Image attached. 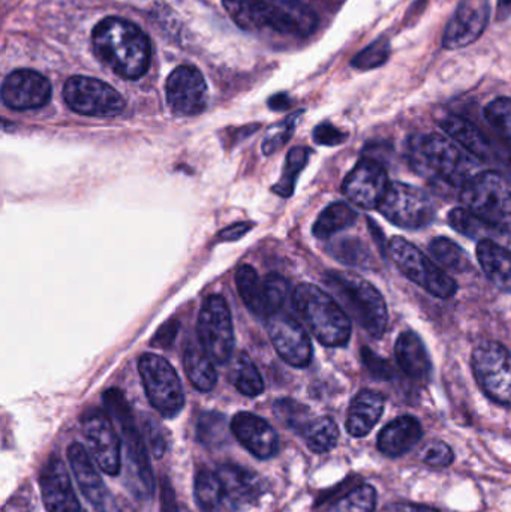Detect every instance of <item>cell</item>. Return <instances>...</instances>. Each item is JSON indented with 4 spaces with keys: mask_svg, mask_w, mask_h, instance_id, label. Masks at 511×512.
<instances>
[{
    "mask_svg": "<svg viewBox=\"0 0 511 512\" xmlns=\"http://www.w3.org/2000/svg\"><path fill=\"white\" fill-rule=\"evenodd\" d=\"M96 56L114 74L125 80H138L146 74L152 47L146 33L129 20L107 17L92 30Z\"/></svg>",
    "mask_w": 511,
    "mask_h": 512,
    "instance_id": "cell-1",
    "label": "cell"
},
{
    "mask_svg": "<svg viewBox=\"0 0 511 512\" xmlns=\"http://www.w3.org/2000/svg\"><path fill=\"white\" fill-rule=\"evenodd\" d=\"M225 11L240 29H270L282 35L309 36L318 27L314 11L299 0H222Z\"/></svg>",
    "mask_w": 511,
    "mask_h": 512,
    "instance_id": "cell-2",
    "label": "cell"
},
{
    "mask_svg": "<svg viewBox=\"0 0 511 512\" xmlns=\"http://www.w3.org/2000/svg\"><path fill=\"white\" fill-rule=\"evenodd\" d=\"M300 116H302V111H300V113L291 114L287 119L282 120L281 123L270 128V131L267 132L266 138H264L263 141L264 155H272V153H275L276 150L281 149V147H284L285 144L290 141Z\"/></svg>",
    "mask_w": 511,
    "mask_h": 512,
    "instance_id": "cell-43",
    "label": "cell"
},
{
    "mask_svg": "<svg viewBox=\"0 0 511 512\" xmlns=\"http://www.w3.org/2000/svg\"><path fill=\"white\" fill-rule=\"evenodd\" d=\"M144 430H146V438L153 453H155V456L161 457L165 451V442L164 438H162L161 430H159L155 423H150V421L146 423Z\"/></svg>",
    "mask_w": 511,
    "mask_h": 512,
    "instance_id": "cell-50",
    "label": "cell"
},
{
    "mask_svg": "<svg viewBox=\"0 0 511 512\" xmlns=\"http://www.w3.org/2000/svg\"><path fill=\"white\" fill-rule=\"evenodd\" d=\"M449 224L452 225L453 230L468 239L477 240V242L489 240L511 251V222L497 224V222L485 221L473 215L465 207H458L450 212Z\"/></svg>",
    "mask_w": 511,
    "mask_h": 512,
    "instance_id": "cell-24",
    "label": "cell"
},
{
    "mask_svg": "<svg viewBox=\"0 0 511 512\" xmlns=\"http://www.w3.org/2000/svg\"><path fill=\"white\" fill-rule=\"evenodd\" d=\"M327 285L338 294L351 315L369 336L380 339L386 333L389 310L381 292L363 277L344 271L327 273Z\"/></svg>",
    "mask_w": 511,
    "mask_h": 512,
    "instance_id": "cell-5",
    "label": "cell"
},
{
    "mask_svg": "<svg viewBox=\"0 0 511 512\" xmlns=\"http://www.w3.org/2000/svg\"><path fill=\"white\" fill-rule=\"evenodd\" d=\"M269 107L273 111H284L291 107V99L285 93H278L269 99Z\"/></svg>",
    "mask_w": 511,
    "mask_h": 512,
    "instance_id": "cell-54",
    "label": "cell"
},
{
    "mask_svg": "<svg viewBox=\"0 0 511 512\" xmlns=\"http://www.w3.org/2000/svg\"><path fill=\"white\" fill-rule=\"evenodd\" d=\"M511 14V0H498V20H506Z\"/></svg>",
    "mask_w": 511,
    "mask_h": 512,
    "instance_id": "cell-56",
    "label": "cell"
},
{
    "mask_svg": "<svg viewBox=\"0 0 511 512\" xmlns=\"http://www.w3.org/2000/svg\"><path fill=\"white\" fill-rule=\"evenodd\" d=\"M390 258L402 274L420 288L437 298L455 297L458 283L440 265L435 264L429 256L423 254L413 243L404 237H393L387 245Z\"/></svg>",
    "mask_w": 511,
    "mask_h": 512,
    "instance_id": "cell-7",
    "label": "cell"
},
{
    "mask_svg": "<svg viewBox=\"0 0 511 512\" xmlns=\"http://www.w3.org/2000/svg\"><path fill=\"white\" fill-rule=\"evenodd\" d=\"M51 84L33 69H17L3 81L2 101L11 110H36L51 99Z\"/></svg>",
    "mask_w": 511,
    "mask_h": 512,
    "instance_id": "cell-19",
    "label": "cell"
},
{
    "mask_svg": "<svg viewBox=\"0 0 511 512\" xmlns=\"http://www.w3.org/2000/svg\"><path fill=\"white\" fill-rule=\"evenodd\" d=\"M293 306L315 339L324 346L341 348L350 342V318L323 289L302 283L293 292Z\"/></svg>",
    "mask_w": 511,
    "mask_h": 512,
    "instance_id": "cell-4",
    "label": "cell"
},
{
    "mask_svg": "<svg viewBox=\"0 0 511 512\" xmlns=\"http://www.w3.org/2000/svg\"><path fill=\"white\" fill-rule=\"evenodd\" d=\"M485 117L497 134L511 144V99L497 98L489 102L485 108Z\"/></svg>",
    "mask_w": 511,
    "mask_h": 512,
    "instance_id": "cell-41",
    "label": "cell"
},
{
    "mask_svg": "<svg viewBox=\"0 0 511 512\" xmlns=\"http://www.w3.org/2000/svg\"><path fill=\"white\" fill-rule=\"evenodd\" d=\"M491 18L489 0H462L444 32L443 45L458 50L474 44L488 27Z\"/></svg>",
    "mask_w": 511,
    "mask_h": 512,
    "instance_id": "cell-18",
    "label": "cell"
},
{
    "mask_svg": "<svg viewBox=\"0 0 511 512\" xmlns=\"http://www.w3.org/2000/svg\"><path fill=\"white\" fill-rule=\"evenodd\" d=\"M390 57V44L386 38L377 39L371 45L360 51L354 57L351 65L354 68L362 69V71H369V69L380 68Z\"/></svg>",
    "mask_w": 511,
    "mask_h": 512,
    "instance_id": "cell-42",
    "label": "cell"
},
{
    "mask_svg": "<svg viewBox=\"0 0 511 512\" xmlns=\"http://www.w3.org/2000/svg\"><path fill=\"white\" fill-rule=\"evenodd\" d=\"M162 507H164L165 512H176L179 508V505L174 501L173 489H171L167 480L162 483Z\"/></svg>",
    "mask_w": 511,
    "mask_h": 512,
    "instance_id": "cell-53",
    "label": "cell"
},
{
    "mask_svg": "<svg viewBox=\"0 0 511 512\" xmlns=\"http://www.w3.org/2000/svg\"><path fill=\"white\" fill-rule=\"evenodd\" d=\"M176 512H191V510H189L188 507H183V505H180Z\"/></svg>",
    "mask_w": 511,
    "mask_h": 512,
    "instance_id": "cell-57",
    "label": "cell"
},
{
    "mask_svg": "<svg viewBox=\"0 0 511 512\" xmlns=\"http://www.w3.org/2000/svg\"><path fill=\"white\" fill-rule=\"evenodd\" d=\"M384 406H386V400L383 394L372 390L360 391L354 397L348 411L347 424H345L347 432L353 438H365L383 417Z\"/></svg>",
    "mask_w": 511,
    "mask_h": 512,
    "instance_id": "cell-28",
    "label": "cell"
},
{
    "mask_svg": "<svg viewBox=\"0 0 511 512\" xmlns=\"http://www.w3.org/2000/svg\"><path fill=\"white\" fill-rule=\"evenodd\" d=\"M347 137L348 135L345 132L333 126L332 123H321L314 129L315 143L320 144V146H339L347 140Z\"/></svg>",
    "mask_w": 511,
    "mask_h": 512,
    "instance_id": "cell-48",
    "label": "cell"
},
{
    "mask_svg": "<svg viewBox=\"0 0 511 512\" xmlns=\"http://www.w3.org/2000/svg\"><path fill=\"white\" fill-rule=\"evenodd\" d=\"M497 167L498 173L506 176V179L511 183V144L506 143V141H503V144H501Z\"/></svg>",
    "mask_w": 511,
    "mask_h": 512,
    "instance_id": "cell-52",
    "label": "cell"
},
{
    "mask_svg": "<svg viewBox=\"0 0 511 512\" xmlns=\"http://www.w3.org/2000/svg\"><path fill=\"white\" fill-rule=\"evenodd\" d=\"M252 224L248 222H240V224L231 225V227L225 228L219 234L218 242H236V240L242 239L246 236L249 230H251Z\"/></svg>",
    "mask_w": 511,
    "mask_h": 512,
    "instance_id": "cell-51",
    "label": "cell"
},
{
    "mask_svg": "<svg viewBox=\"0 0 511 512\" xmlns=\"http://www.w3.org/2000/svg\"><path fill=\"white\" fill-rule=\"evenodd\" d=\"M333 258L350 267L366 268L372 265V254L368 246L359 239H344L332 243L329 248Z\"/></svg>",
    "mask_w": 511,
    "mask_h": 512,
    "instance_id": "cell-38",
    "label": "cell"
},
{
    "mask_svg": "<svg viewBox=\"0 0 511 512\" xmlns=\"http://www.w3.org/2000/svg\"><path fill=\"white\" fill-rule=\"evenodd\" d=\"M138 372L150 405L165 418H174L185 406L182 382L176 370L161 355L144 354Z\"/></svg>",
    "mask_w": 511,
    "mask_h": 512,
    "instance_id": "cell-9",
    "label": "cell"
},
{
    "mask_svg": "<svg viewBox=\"0 0 511 512\" xmlns=\"http://www.w3.org/2000/svg\"><path fill=\"white\" fill-rule=\"evenodd\" d=\"M288 288L290 286H288L287 280L281 274H267L266 279H264V298H266L267 316L282 310L285 301H287Z\"/></svg>",
    "mask_w": 511,
    "mask_h": 512,
    "instance_id": "cell-44",
    "label": "cell"
},
{
    "mask_svg": "<svg viewBox=\"0 0 511 512\" xmlns=\"http://www.w3.org/2000/svg\"><path fill=\"white\" fill-rule=\"evenodd\" d=\"M396 360L402 372L419 384H428L432 376V361L425 343L414 331H404L396 340Z\"/></svg>",
    "mask_w": 511,
    "mask_h": 512,
    "instance_id": "cell-25",
    "label": "cell"
},
{
    "mask_svg": "<svg viewBox=\"0 0 511 512\" xmlns=\"http://www.w3.org/2000/svg\"><path fill=\"white\" fill-rule=\"evenodd\" d=\"M378 210L387 221L404 230L428 227L437 216V207L425 191L401 182L390 185Z\"/></svg>",
    "mask_w": 511,
    "mask_h": 512,
    "instance_id": "cell-11",
    "label": "cell"
},
{
    "mask_svg": "<svg viewBox=\"0 0 511 512\" xmlns=\"http://www.w3.org/2000/svg\"><path fill=\"white\" fill-rule=\"evenodd\" d=\"M168 107L177 116H198L207 108V84L195 66L182 65L171 72L165 86Z\"/></svg>",
    "mask_w": 511,
    "mask_h": 512,
    "instance_id": "cell-17",
    "label": "cell"
},
{
    "mask_svg": "<svg viewBox=\"0 0 511 512\" xmlns=\"http://www.w3.org/2000/svg\"><path fill=\"white\" fill-rule=\"evenodd\" d=\"M222 486L237 508L243 512L264 495L263 483L257 475L237 465H224L216 471Z\"/></svg>",
    "mask_w": 511,
    "mask_h": 512,
    "instance_id": "cell-27",
    "label": "cell"
},
{
    "mask_svg": "<svg viewBox=\"0 0 511 512\" xmlns=\"http://www.w3.org/2000/svg\"><path fill=\"white\" fill-rule=\"evenodd\" d=\"M81 424L96 465L111 477L119 475L122 469V441L110 417L99 409H92L84 414Z\"/></svg>",
    "mask_w": 511,
    "mask_h": 512,
    "instance_id": "cell-14",
    "label": "cell"
},
{
    "mask_svg": "<svg viewBox=\"0 0 511 512\" xmlns=\"http://www.w3.org/2000/svg\"><path fill=\"white\" fill-rule=\"evenodd\" d=\"M275 414L296 432H302L306 424L311 421L309 409L291 399L278 400L275 403Z\"/></svg>",
    "mask_w": 511,
    "mask_h": 512,
    "instance_id": "cell-45",
    "label": "cell"
},
{
    "mask_svg": "<svg viewBox=\"0 0 511 512\" xmlns=\"http://www.w3.org/2000/svg\"><path fill=\"white\" fill-rule=\"evenodd\" d=\"M68 459L75 480H77L87 502L98 512H119L113 496L105 487L101 475L96 471L95 463L92 462L83 445L77 444V442L69 445Z\"/></svg>",
    "mask_w": 511,
    "mask_h": 512,
    "instance_id": "cell-20",
    "label": "cell"
},
{
    "mask_svg": "<svg viewBox=\"0 0 511 512\" xmlns=\"http://www.w3.org/2000/svg\"><path fill=\"white\" fill-rule=\"evenodd\" d=\"M215 361L209 357L200 343L189 342L186 345L185 355H183V366H185L186 376L191 384L198 391H212L218 382V373H216Z\"/></svg>",
    "mask_w": 511,
    "mask_h": 512,
    "instance_id": "cell-31",
    "label": "cell"
},
{
    "mask_svg": "<svg viewBox=\"0 0 511 512\" xmlns=\"http://www.w3.org/2000/svg\"><path fill=\"white\" fill-rule=\"evenodd\" d=\"M440 125L447 135H450L456 143L461 144L474 158L486 162V164L497 165L503 141L497 143V141L491 140L470 120L455 116V114L444 117Z\"/></svg>",
    "mask_w": 511,
    "mask_h": 512,
    "instance_id": "cell-23",
    "label": "cell"
},
{
    "mask_svg": "<svg viewBox=\"0 0 511 512\" xmlns=\"http://www.w3.org/2000/svg\"><path fill=\"white\" fill-rule=\"evenodd\" d=\"M236 285L246 307L257 316H267L264 280L260 279L255 268L242 265L236 273Z\"/></svg>",
    "mask_w": 511,
    "mask_h": 512,
    "instance_id": "cell-32",
    "label": "cell"
},
{
    "mask_svg": "<svg viewBox=\"0 0 511 512\" xmlns=\"http://www.w3.org/2000/svg\"><path fill=\"white\" fill-rule=\"evenodd\" d=\"M179 328V322H177L176 319H171V321H168L167 324L159 328L158 333L153 337V345L162 349L171 348L174 340H176L177 333H179Z\"/></svg>",
    "mask_w": 511,
    "mask_h": 512,
    "instance_id": "cell-49",
    "label": "cell"
},
{
    "mask_svg": "<svg viewBox=\"0 0 511 512\" xmlns=\"http://www.w3.org/2000/svg\"><path fill=\"white\" fill-rule=\"evenodd\" d=\"M309 450L315 454H326L336 447L339 441V429L330 417L314 418L300 432Z\"/></svg>",
    "mask_w": 511,
    "mask_h": 512,
    "instance_id": "cell-34",
    "label": "cell"
},
{
    "mask_svg": "<svg viewBox=\"0 0 511 512\" xmlns=\"http://www.w3.org/2000/svg\"><path fill=\"white\" fill-rule=\"evenodd\" d=\"M465 209L485 221L511 222V183L498 171L474 174L461 188Z\"/></svg>",
    "mask_w": 511,
    "mask_h": 512,
    "instance_id": "cell-8",
    "label": "cell"
},
{
    "mask_svg": "<svg viewBox=\"0 0 511 512\" xmlns=\"http://www.w3.org/2000/svg\"><path fill=\"white\" fill-rule=\"evenodd\" d=\"M195 501L201 512H242L234 505L216 472H198L195 477Z\"/></svg>",
    "mask_w": 511,
    "mask_h": 512,
    "instance_id": "cell-29",
    "label": "cell"
},
{
    "mask_svg": "<svg viewBox=\"0 0 511 512\" xmlns=\"http://www.w3.org/2000/svg\"><path fill=\"white\" fill-rule=\"evenodd\" d=\"M231 432L236 436L237 441L257 459L269 460L278 454V433L258 415L240 412L231 421Z\"/></svg>",
    "mask_w": 511,
    "mask_h": 512,
    "instance_id": "cell-21",
    "label": "cell"
},
{
    "mask_svg": "<svg viewBox=\"0 0 511 512\" xmlns=\"http://www.w3.org/2000/svg\"><path fill=\"white\" fill-rule=\"evenodd\" d=\"M474 378L483 393L511 408V352L494 340H483L471 355Z\"/></svg>",
    "mask_w": 511,
    "mask_h": 512,
    "instance_id": "cell-10",
    "label": "cell"
},
{
    "mask_svg": "<svg viewBox=\"0 0 511 512\" xmlns=\"http://www.w3.org/2000/svg\"><path fill=\"white\" fill-rule=\"evenodd\" d=\"M356 221L357 213L348 204L333 203L318 216L312 233L317 239H329L339 231L353 227Z\"/></svg>",
    "mask_w": 511,
    "mask_h": 512,
    "instance_id": "cell-33",
    "label": "cell"
},
{
    "mask_svg": "<svg viewBox=\"0 0 511 512\" xmlns=\"http://www.w3.org/2000/svg\"><path fill=\"white\" fill-rule=\"evenodd\" d=\"M390 185L386 168L374 159L363 158L345 177L342 192L354 206L374 210L380 207Z\"/></svg>",
    "mask_w": 511,
    "mask_h": 512,
    "instance_id": "cell-15",
    "label": "cell"
},
{
    "mask_svg": "<svg viewBox=\"0 0 511 512\" xmlns=\"http://www.w3.org/2000/svg\"><path fill=\"white\" fill-rule=\"evenodd\" d=\"M477 261L486 276L503 291L511 292V251L497 243L483 240L477 245Z\"/></svg>",
    "mask_w": 511,
    "mask_h": 512,
    "instance_id": "cell-30",
    "label": "cell"
},
{
    "mask_svg": "<svg viewBox=\"0 0 511 512\" xmlns=\"http://www.w3.org/2000/svg\"><path fill=\"white\" fill-rule=\"evenodd\" d=\"M311 150L308 147H294L290 150L285 162L284 174L281 180L273 186V192L282 198H290L296 188L297 177L302 173L303 168L308 165Z\"/></svg>",
    "mask_w": 511,
    "mask_h": 512,
    "instance_id": "cell-36",
    "label": "cell"
},
{
    "mask_svg": "<svg viewBox=\"0 0 511 512\" xmlns=\"http://www.w3.org/2000/svg\"><path fill=\"white\" fill-rule=\"evenodd\" d=\"M377 508V490L362 484L342 496L330 507L329 512H374Z\"/></svg>",
    "mask_w": 511,
    "mask_h": 512,
    "instance_id": "cell-39",
    "label": "cell"
},
{
    "mask_svg": "<svg viewBox=\"0 0 511 512\" xmlns=\"http://www.w3.org/2000/svg\"><path fill=\"white\" fill-rule=\"evenodd\" d=\"M63 99L75 113L90 117L119 116L125 110L123 96L104 81L75 75L63 87Z\"/></svg>",
    "mask_w": 511,
    "mask_h": 512,
    "instance_id": "cell-13",
    "label": "cell"
},
{
    "mask_svg": "<svg viewBox=\"0 0 511 512\" xmlns=\"http://www.w3.org/2000/svg\"><path fill=\"white\" fill-rule=\"evenodd\" d=\"M429 252L444 270L459 274L473 270L470 255L458 243L447 239V237H437V239L432 240L431 245H429Z\"/></svg>",
    "mask_w": 511,
    "mask_h": 512,
    "instance_id": "cell-35",
    "label": "cell"
},
{
    "mask_svg": "<svg viewBox=\"0 0 511 512\" xmlns=\"http://www.w3.org/2000/svg\"><path fill=\"white\" fill-rule=\"evenodd\" d=\"M39 487L48 512H81L66 466L57 457H51L42 468Z\"/></svg>",
    "mask_w": 511,
    "mask_h": 512,
    "instance_id": "cell-22",
    "label": "cell"
},
{
    "mask_svg": "<svg viewBox=\"0 0 511 512\" xmlns=\"http://www.w3.org/2000/svg\"><path fill=\"white\" fill-rule=\"evenodd\" d=\"M362 358L366 369H368L375 378L390 381V379L395 376V370L390 366L389 361L384 360L380 355L374 354V351H372L371 348H368V346L362 348Z\"/></svg>",
    "mask_w": 511,
    "mask_h": 512,
    "instance_id": "cell-47",
    "label": "cell"
},
{
    "mask_svg": "<svg viewBox=\"0 0 511 512\" xmlns=\"http://www.w3.org/2000/svg\"><path fill=\"white\" fill-rule=\"evenodd\" d=\"M408 159L411 168L434 185L462 188L474 176L470 156L443 135L411 138Z\"/></svg>",
    "mask_w": 511,
    "mask_h": 512,
    "instance_id": "cell-3",
    "label": "cell"
},
{
    "mask_svg": "<svg viewBox=\"0 0 511 512\" xmlns=\"http://www.w3.org/2000/svg\"><path fill=\"white\" fill-rule=\"evenodd\" d=\"M266 324L270 340L285 363L293 367H306L311 363V339L294 316L279 310L267 316Z\"/></svg>",
    "mask_w": 511,
    "mask_h": 512,
    "instance_id": "cell-16",
    "label": "cell"
},
{
    "mask_svg": "<svg viewBox=\"0 0 511 512\" xmlns=\"http://www.w3.org/2000/svg\"><path fill=\"white\" fill-rule=\"evenodd\" d=\"M422 460L432 468H447L455 460V454L446 442L434 441L423 450Z\"/></svg>",
    "mask_w": 511,
    "mask_h": 512,
    "instance_id": "cell-46",
    "label": "cell"
},
{
    "mask_svg": "<svg viewBox=\"0 0 511 512\" xmlns=\"http://www.w3.org/2000/svg\"><path fill=\"white\" fill-rule=\"evenodd\" d=\"M423 438V427L417 418L411 415L390 421L377 439V447L384 456L401 457L413 450Z\"/></svg>",
    "mask_w": 511,
    "mask_h": 512,
    "instance_id": "cell-26",
    "label": "cell"
},
{
    "mask_svg": "<svg viewBox=\"0 0 511 512\" xmlns=\"http://www.w3.org/2000/svg\"><path fill=\"white\" fill-rule=\"evenodd\" d=\"M197 334L200 345L215 363L225 364L234 349V330L230 307L221 295L204 300L198 315Z\"/></svg>",
    "mask_w": 511,
    "mask_h": 512,
    "instance_id": "cell-12",
    "label": "cell"
},
{
    "mask_svg": "<svg viewBox=\"0 0 511 512\" xmlns=\"http://www.w3.org/2000/svg\"><path fill=\"white\" fill-rule=\"evenodd\" d=\"M234 385L243 396L257 397L264 391V381L261 378L255 364L246 354L237 358L236 376H234Z\"/></svg>",
    "mask_w": 511,
    "mask_h": 512,
    "instance_id": "cell-40",
    "label": "cell"
},
{
    "mask_svg": "<svg viewBox=\"0 0 511 512\" xmlns=\"http://www.w3.org/2000/svg\"><path fill=\"white\" fill-rule=\"evenodd\" d=\"M104 402L108 414L119 424L123 444L128 451L129 478L132 480V487L141 496L150 495L155 487V481H153L152 469H150L144 435L135 424L131 408H129L122 391L116 390V388H111L104 394Z\"/></svg>",
    "mask_w": 511,
    "mask_h": 512,
    "instance_id": "cell-6",
    "label": "cell"
},
{
    "mask_svg": "<svg viewBox=\"0 0 511 512\" xmlns=\"http://www.w3.org/2000/svg\"><path fill=\"white\" fill-rule=\"evenodd\" d=\"M393 512H440L435 508L426 507V505L417 504H398L392 507Z\"/></svg>",
    "mask_w": 511,
    "mask_h": 512,
    "instance_id": "cell-55",
    "label": "cell"
},
{
    "mask_svg": "<svg viewBox=\"0 0 511 512\" xmlns=\"http://www.w3.org/2000/svg\"><path fill=\"white\" fill-rule=\"evenodd\" d=\"M197 438L204 447L221 448L228 441V423L219 412H204L197 424Z\"/></svg>",
    "mask_w": 511,
    "mask_h": 512,
    "instance_id": "cell-37",
    "label": "cell"
}]
</instances>
